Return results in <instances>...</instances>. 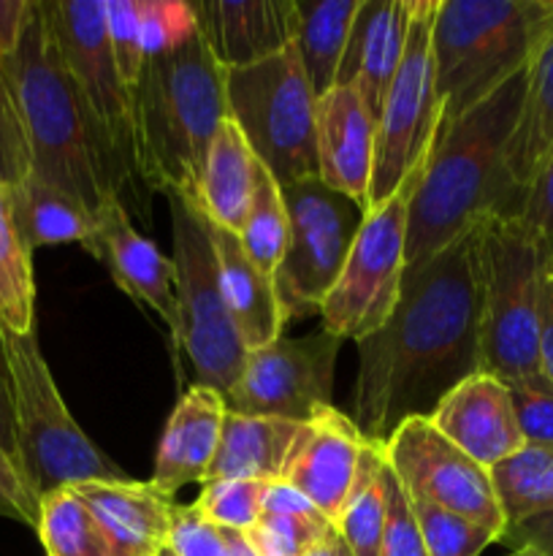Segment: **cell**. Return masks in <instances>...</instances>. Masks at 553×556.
I'll return each mask as SVG.
<instances>
[{
	"mask_svg": "<svg viewBox=\"0 0 553 556\" xmlns=\"http://www.w3.org/2000/svg\"><path fill=\"white\" fill-rule=\"evenodd\" d=\"M14 407L16 462L38 497L90 481H130L74 421L33 334L0 329Z\"/></svg>",
	"mask_w": 553,
	"mask_h": 556,
	"instance_id": "obj_7",
	"label": "cell"
},
{
	"mask_svg": "<svg viewBox=\"0 0 553 556\" xmlns=\"http://www.w3.org/2000/svg\"><path fill=\"white\" fill-rule=\"evenodd\" d=\"M287 210L285 258L274 275L276 299L287 320L320 315L366 212L314 177L282 188Z\"/></svg>",
	"mask_w": 553,
	"mask_h": 556,
	"instance_id": "obj_11",
	"label": "cell"
},
{
	"mask_svg": "<svg viewBox=\"0 0 553 556\" xmlns=\"http://www.w3.org/2000/svg\"><path fill=\"white\" fill-rule=\"evenodd\" d=\"M385 486H388V516H385L383 552H380V556H428L426 546H423L415 510H412L410 494L404 492L399 478L390 472V467Z\"/></svg>",
	"mask_w": 553,
	"mask_h": 556,
	"instance_id": "obj_40",
	"label": "cell"
},
{
	"mask_svg": "<svg viewBox=\"0 0 553 556\" xmlns=\"http://www.w3.org/2000/svg\"><path fill=\"white\" fill-rule=\"evenodd\" d=\"M0 329L36 331V277L33 250L14 220L11 185L0 182Z\"/></svg>",
	"mask_w": 553,
	"mask_h": 556,
	"instance_id": "obj_31",
	"label": "cell"
},
{
	"mask_svg": "<svg viewBox=\"0 0 553 556\" xmlns=\"http://www.w3.org/2000/svg\"><path fill=\"white\" fill-rule=\"evenodd\" d=\"M545 248L518 217L480 226V372L507 389H548L540 372V275Z\"/></svg>",
	"mask_w": 553,
	"mask_h": 556,
	"instance_id": "obj_6",
	"label": "cell"
},
{
	"mask_svg": "<svg viewBox=\"0 0 553 556\" xmlns=\"http://www.w3.org/2000/svg\"><path fill=\"white\" fill-rule=\"evenodd\" d=\"M90 255H95L117 288L150 307L171 334L173 353L179 351V307L177 271L173 261L155 248L139 228L130 223L123 201H108L95 212V239Z\"/></svg>",
	"mask_w": 553,
	"mask_h": 556,
	"instance_id": "obj_16",
	"label": "cell"
},
{
	"mask_svg": "<svg viewBox=\"0 0 553 556\" xmlns=\"http://www.w3.org/2000/svg\"><path fill=\"white\" fill-rule=\"evenodd\" d=\"M139 27L146 60L166 54L198 33V14L184 0H139Z\"/></svg>",
	"mask_w": 553,
	"mask_h": 556,
	"instance_id": "obj_38",
	"label": "cell"
},
{
	"mask_svg": "<svg viewBox=\"0 0 553 556\" xmlns=\"http://www.w3.org/2000/svg\"><path fill=\"white\" fill-rule=\"evenodd\" d=\"M301 424L280 421V418H258L226 413L220 434V448L209 467L206 481H282L287 456H291Z\"/></svg>",
	"mask_w": 553,
	"mask_h": 556,
	"instance_id": "obj_26",
	"label": "cell"
},
{
	"mask_svg": "<svg viewBox=\"0 0 553 556\" xmlns=\"http://www.w3.org/2000/svg\"><path fill=\"white\" fill-rule=\"evenodd\" d=\"M320 514L307 497H304L298 489H293L291 483L274 481L266 483L263 492V514L260 516H314Z\"/></svg>",
	"mask_w": 553,
	"mask_h": 556,
	"instance_id": "obj_49",
	"label": "cell"
},
{
	"mask_svg": "<svg viewBox=\"0 0 553 556\" xmlns=\"http://www.w3.org/2000/svg\"><path fill=\"white\" fill-rule=\"evenodd\" d=\"M304 556H352V552H350V546L345 543V538L339 535V530L334 527V530H331L329 535L318 543V546L309 548Z\"/></svg>",
	"mask_w": 553,
	"mask_h": 556,
	"instance_id": "obj_51",
	"label": "cell"
},
{
	"mask_svg": "<svg viewBox=\"0 0 553 556\" xmlns=\"http://www.w3.org/2000/svg\"><path fill=\"white\" fill-rule=\"evenodd\" d=\"M331 530H334V521L325 519L323 514L260 516L255 527L244 532V538L258 556H304Z\"/></svg>",
	"mask_w": 553,
	"mask_h": 556,
	"instance_id": "obj_37",
	"label": "cell"
},
{
	"mask_svg": "<svg viewBox=\"0 0 553 556\" xmlns=\"http://www.w3.org/2000/svg\"><path fill=\"white\" fill-rule=\"evenodd\" d=\"M526 68L470 112L439 123L407 215V269L491 217H520L524 199L507 166Z\"/></svg>",
	"mask_w": 553,
	"mask_h": 556,
	"instance_id": "obj_2",
	"label": "cell"
},
{
	"mask_svg": "<svg viewBox=\"0 0 553 556\" xmlns=\"http://www.w3.org/2000/svg\"><path fill=\"white\" fill-rule=\"evenodd\" d=\"M266 483L260 481H206L193 508L220 530L247 532L263 514Z\"/></svg>",
	"mask_w": 553,
	"mask_h": 556,
	"instance_id": "obj_36",
	"label": "cell"
},
{
	"mask_svg": "<svg viewBox=\"0 0 553 556\" xmlns=\"http://www.w3.org/2000/svg\"><path fill=\"white\" fill-rule=\"evenodd\" d=\"M226 396L206 386H190L179 396L157 448L152 486L173 497L190 483H206L209 467L220 448Z\"/></svg>",
	"mask_w": 553,
	"mask_h": 556,
	"instance_id": "obj_23",
	"label": "cell"
},
{
	"mask_svg": "<svg viewBox=\"0 0 553 556\" xmlns=\"http://www.w3.org/2000/svg\"><path fill=\"white\" fill-rule=\"evenodd\" d=\"M426 157L385 204L363 215L345 266L320 307L323 331L329 334L339 340H363L374 334L399 304L407 271V215Z\"/></svg>",
	"mask_w": 553,
	"mask_h": 556,
	"instance_id": "obj_10",
	"label": "cell"
},
{
	"mask_svg": "<svg viewBox=\"0 0 553 556\" xmlns=\"http://www.w3.org/2000/svg\"><path fill=\"white\" fill-rule=\"evenodd\" d=\"M385 478H388V462H385L383 445L366 443L356 483L334 521L352 556H380L383 552L385 516H388Z\"/></svg>",
	"mask_w": 553,
	"mask_h": 556,
	"instance_id": "obj_30",
	"label": "cell"
},
{
	"mask_svg": "<svg viewBox=\"0 0 553 556\" xmlns=\"http://www.w3.org/2000/svg\"><path fill=\"white\" fill-rule=\"evenodd\" d=\"M445 440L477 465L493 470L524 448L510 389L493 375L475 372L442 396L428 416Z\"/></svg>",
	"mask_w": 553,
	"mask_h": 556,
	"instance_id": "obj_18",
	"label": "cell"
},
{
	"mask_svg": "<svg viewBox=\"0 0 553 556\" xmlns=\"http://www.w3.org/2000/svg\"><path fill=\"white\" fill-rule=\"evenodd\" d=\"M366 443L350 416L334 405L320 407L298 429L282 481L298 489L325 519L336 521L356 483Z\"/></svg>",
	"mask_w": 553,
	"mask_h": 556,
	"instance_id": "obj_17",
	"label": "cell"
},
{
	"mask_svg": "<svg viewBox=\"0 0 553 556\" xmlns=\"http://www.w3.org/2000/svg\"><path fill=\"white\" fill-rule=\"evenodd\" d=\"M553 0H437L432 27L442 117L470 112L526 68Z\"/></svg>",
	"mask_w": 553,
	"mask_h": 556,
	"instance_id": "obj_5",
	"label": "cell"
},
{
	"mask_svg": "<svg viewBox=\"0 0 553 556\" xmlns=\"http://www.w3.org/2000/svg\"><path fill=\"white\" fill-rule=\"evenodd\" d=\"M526 228L537 237V242L553 255V147L526 195L524 212L518 217Z\"/></svg>",
	"mask_w": 553,
	"mask_h": 556,
	"instance_id": "obj_45",
	"label": "cell"
},
{
	"mask_svg": "<svg viewBox=\"0 0 553 556\" xmlns=\"http://www.w3.org/2000/svg\"><path fill=\"white\" fill-rule=\"evenodd\" d=\"M377 123L352 87H334L318 98L314 147L318 177L336 193L369 212V185L374 168Z\"/></svg>",
	"mask_w": 553,
	"mask_h": 556,
	"instance_id": "obj_20",
	"label": "cell"
},
{
	"mask_svg": "<svg viewBox=\"0 0 553 556\" xmlns=\"http://www.w3.org/2000/svg\"><path fill=\"white\" fill-rule=\"evenodd\" d=\"M222 535H226V548H228V556H258L249 548L247 538H244V532H236V530H222Z\"/></svg>",
	"mask_w": 553,
	"mask_h": 556,
	"instance_id": "obj_52",
	"label": "cell"
},
{
	"mask_svg": "<svg viewBox=\"0 0 553 556\" xmlns=\"http://www.w3.org/2000/svg\"><path fill=\"white\" fill-rule=\"evenodd\" d=\"M168 552L173 556H228L220 527L206 521L193 505H177L173 510Z\"/></svg>",
	"mask_w": 553,
	"mask_h": 556,
	"instance_id": "obj_42",
	"label": "cell"
},
{
	"mask_svg": "<svg viewBox=\"0 0 553 556\" xmlns=\"http://www.w3.org/2000/svg\"><path fill=\"white\" fill-rule=\"evenodd\" d=\"M491 481L507 527L548 514L553 510V445H524L493 467Z\"/></svg>",
	"mask_w": 553,
	"mask_h": 556,
	"instance_id": "obj_32",
	"label": "cell"
},
{
	"mask_svg": "<svg viewBox=\"0 0 553 556\" xmlns=\"http://www.w3.org/2000/svg\"><path fill=\"white\" fill-rule=\"evenodd\" d=\"M287 237H291V226H287V210L285 199H282V188L263 163L258 161V172H255V188L253 199H249L247 217L239 231L244 253L253 258L263 275L274 280L276 269H280L282 258L287 250Z\"/></svg>",
	"mask_w": 553,
	"mask_h": 556,
	"instance_id": "obj_34",
	"label": "cell"
},
{
	"mask_svg": "<svg viewBox=\"0 0 553 556\" xmlns=\"http://www.w3.org/2000/svg\"><path fill=\"white\" fill-rule=\"evenodd\" d=\"M33 9H36V0H0V58L16 52Z\"/></svg>",
	"mask_w": 553,
	"mask_h": 556,
	"instance_id": "obj_48",
	"label": "cell"
},
{
	"mask_svg": "<svg viewBox=\"0 0 553 556\" xmlns=\"http://www.w3.org/2000/svg\"><path fill=\"white\" fill-rule=\"evenodd\" d=\"M255 172H258V157L249 150L236 123L226 117L206 152L195 204L211 223L239 233L253 199Z\"/></svg>",
	"mask_w": 553,
	"mask_h": 556,
	"instance_id": "obj_27",
	"label": "cell"
},
{
	"mask_svg": "<svg viewBox=\"0 0 553 556\" xmlns=\"http://www.w3.org/2000/svg\"><path fill=\"white\" fill-rule=\"evenodd\" d=\"M139 177L160 193L195 201L206 152L226 106V71L193 33L184 43L144 63L133 90Z\"/></svg>",
	"mask_w": 553,
	"mask_h": 556,
	"instance_id": "obj_4",
	"label": "cell"
},
{
	"mask_svg": "<svg viewBox=\"0 0 553 556\" xmlns=\"http://www.w3.org/2000/svg\"><path fill=\"white\" fill-rule=\"evenodd\" d=\"M209 237L215 244L217 269H220L222 299L247 353L280 340L285 329V315L276 299L274 280L263 275L244 253L239 233L209 220Z\"/></svg>",
	"mask_w": 553,
	"mask_h": 556,
	"instance_id": "obj_24",
	"label": "cell"
},
{
	"mask_svg": "<svg viewBox=\"0 0 553 556\" xmlns=\"http://www.w3.org/2000/svg\"><path fill=\"white\" fill-rule=\"evenodd\" d=\"M417 0H361L347 38L336 87H352L377 123L404 58Z\"/></svg>",
	"mask_w": 553,
	"mask_h": 556,
	"instance_id": "obj_19",
	"label": "cell"
},
{
	"mask_svg": "<svg viewBox=\"0 0 553 556\" xmlns=\"http://www.w3.org/2000/svg\"><path fill=\"white\" fill-rule=\"evenodd\" d=\"M410 503L428 556H480L491 543L499 541L497 532L477 521L450 514L423 500L410 497Z\"/></svg>",
	"mask_w": 553,
	"mask_h": 556,
	"instance_id": "obj_35",
	"label": "cell"
},
{
	"mask_svg": "<svg viewBox=\"0 0 553 556\" xmlns=\"http://www.w3.org/2000/svg\"><path fill=\"white\" fill-rule=\"evenodd\" d=\"M480 226L410 266L390 318L358 340L352 421L369 443L385 445L404 421L428 418L480 372Z\"/></svg>",
	"mask_w": 553,
	"mask_h": 556,
	"instance_id": "obj_1",
	"label": "cell"
},
{
	"mask_svg": "<svg viewBox=\"0 0 553 556\" xmlns=\"http://www.w3.org/2000/svg\"><path fill=\"white\" fill-rule=\"evenodd\" d=\"M36 535L47 556H114L101 525L74 486L43 494Z\"/></svg>",
	"mask_w": 553,
	"mask_h": 556,
	"instance_id": "obj_33",
	"label": "cell"
},
{
	"mask_svg": "<svg viewBox=\"0 0 553 556\" xmlns=\"http://www.w3.org/2000/svg\"><path fill=\"white\" fill-rule=\"evenodd\" d=\"M27 174H30V152H27L14 96L5 81L3 63H0V182L14 188Z\"/></svg>",
	"mask_w": 553,
	"mask_h": 556,
	"instance_id": "obj_41",
	"label": "cell"
},
{
	"mask_svg": "<svg viewBox=\"0 0 553 556\" xmlns=\"http://www.w3.org/2000/svg\"><path fill=\"white\" fill-rule=\"evenodd\" d=\"M60 54L125 177H139L133 92L123 81L106 30L103 0H38Z\"/></svg>",
	"mask_w": 553,
	"mask_h": 556,
	"instance_id": "obj_13",
	"label": "cell"
},
{
	"mask_svg": "<svg viewBox=\"0 0 553 556\" xmlns=\"http://www.w3.org/2000/svg\"><path fill=\"white\" fill-rule=\"evenodd\" d=\"M507 556H531V554H526V552H510Z\"/></svg>",
	"mask_w": 553,
	"mask_h": 556,
	"instance_id": "obj_53",
	"label": "cell"
},
{
	"mask_svg": "<svg viewBox=\"0 0 553 556\" xmlns=\"http://www.w3.org/2000/svg\"><path fill=\"white\" fill-rule=\"evenodd\" d=\"M390 472L412 500L477 521L502 538L504 521L491 470L445 440L428 418H410L383 445Z\"/></svg>",
	"mask_w": 553,
	"mask_h": 556,
	"instance_id": "obj_15",
	"label": "cell"
},
{
	"mask_svg": "<svg viewBox=\"0 0 553 556\" xmlns=\"http://www.w3.org/2000/svg\"><path fill=\"white\" fill-rule=\"evenodd\" d=\"M0 445L16 456V434H14V407H11V380L5 367L3 337H0Z\"/></svg>",
	"mask_w": 553,
	"mask_h": 556,
	"instance_id": "obj_50",
	"label": "cell"
},
{
	"mask_svg": "<svg viewBox=\"0 0 553 556\" xmlns=\"http://www.w3.org/2000/svg\"><path fill=\"white\" fill-rule=\"evenodd\" d=\"M434 11L437 0H417L404 58L377 117L369 210L385 204L407 182L412 168L428 155L442 123L432 52Z\"/></svg>",
	"mask_w": 553,
	"mask_h": 556,
	"instance_id": "obj_12",
	"label": "cell"
},
{
	"mask_svg": "<svg viewBox=\"0 0 553 556\" xmlns=\"http://www.w3.org/2000/svg\"><path fill=\"white\" fill-rule=\"evenodd\" d=\"M0 63L25 130L33 177L65 190L90 212L123 201L130 179L87 112L38 0L16 52Z\"/></svg>",
	"mask_w": 553,
	"mask_h": 556,
	"instance_id": "obj_3",
	"label": "cell"
},
{
	"mask_svg": "<svg viewBox=\"0 0 553 556\" xmlns=\"http://www.w3.org/2000/svg\"><path fill=\"white\" fill-rule=\"evenodd\" d=\"M296 3V47L314 98L336 87L347 38L361 0H293Z\"/></svg>",
	"mask_w": 553,
	"mask_h": 556,
	"instance_id": "obj_29",
	"label": "cell"
},
{
	"mask_svg": "<svg viewBox=\"0 0 553 556\" xmlns=\"http://www.w3.org/2000/svg\"><path fill=\"white\" fill-rule=\"evenodd\" d=\"M160 556H173V554H171V552H168V548H166V552H163Z\"/></svg>",
	"mask_w": 553,
	"mask_h": 556,
	"instance_id": "obj_54",
	"label": "cell"
},
{
	"mask_svg": "<svg viewBox=\"0 0 553 556\" xmlns=\"http://www.w3.org/2000/svg\"><path fill=\"white\" fill-rule=\"evenodd\" d=\"M14 220L25 237L27 248H57V244H81L90 253L95 239V212L65 190L27 174L11 188Z\"/></svg>",
	"mask_w": 553,
	"mask_h": 556,
	"instance_id": "obj_28",
	"label": "cell"
},
{
	"mask_svg": "<svg viewBox=\"0 0 553 556\" xmlns=\"http://www.w3.org/2000/svg\"><path fill=\"white\" fill-rule=\"evenodd\" d=\"M41 514V497L22 472L16 456L0 445V516L36 530Z\"/></svg>",
	"mask_w": 553,
	"mask_h": 556,
	"instance_id": "obj_43",
	"label": "cell"
},
{
	"mask_svg": "<svg viewBox=\"0 0 553 556\" xmlns=\"http://www.w3.org/2000/svg\"><path fill=\"white\" fill-rule=\"evenodd\" d=\"M339 345V337L320 329L249 351L236 386L226 394V407L239 416L307 424L331 405Z\"/></svg>",
	"mask_w": 553,
	"mask_h": 556,
	"instance_id": "obj_14",
	"label": "cell"
},
{
	"mask_svg": "<svg viewBox=\"0 0 553 556\" xmlns=\"http://www.w3.org/2000/svg\"><path fill=\"white\" fill-rule=\"evenodd\" d=\"M526 445H553V389H510Z\"/></svg>",
	"mask_w": 553,
	"mask_h": 556,
	"instance_id": "obj_44",
	"label": "cell"
},
{
	"mask_svg": "<svg viewBox=\"0 0 553 556\" xmlns=\"http://www.w3.org/2000/svg\"><path fill=\"white\" fill-rule=\"evenodd\" d=\"M553 147V16L542 30L529 63L518 123L507 144V166L515 190L526 204L531 185Z\"/></svg>",
	"mask_w": 553,
	"mask_h": 556,
	"instance_id": "obj_25",
	"label": "cell"
},
{
	"mask_svg": "<svg viewBox=\"0 0 553 556\" xmlns=\"http://www.w3.org/2000/svg\"><path fill=\"white\" fill-rule=\"evenodd\" d=\"M193 9L201 36L222 71L263 63L296 41L293 0H201Z\"/></svg>",
	"mask_w": 553,
	"mask_h": 556,
	"instance_id": "obj_21",
	"label": "cell"
},
{
	"mask_svg": "<svg viewBox=\"0 0 553 556\" xmlns=\"http://www.w3.org/2000/svg\"><path fill=\"white\" fill-rule=\"evenodd\" d=\"M173 271H177L179 351L190 358L195 386L226 396L247 362V348L226 307L209 217L193 199L168 193Z\"/></svg>",
	"mask_w": 553,
	"mask_h": 556,
	"instance_id": "obj_8",
	"label": "cell"
},
{
	"mask_svg": "<svg viewBox=\"0 0 553 556\" xmlns=\"http://www.w3.org/2000/svg\"><path fill=\"white\" fill-rule=\"evenodd\" d=\"M226 106L228 117L280 188L318 174V98L296 47L263 63L226 71Z\"/></svg>",
	"mask_w": 553,
	"mask_h": 556,
	"instance_id": "obj_9",
	"label": "cell"
},
{
	"mask_svg": "<svg viewBox=\"0 0 553 556\" xmlns=\"http://www.w3.org/2000/svg\"><path fill=\"white\" fill-rule=\"evenodd\" d=\"M499 543L510 546V552H526L531 556H553V510L529 516V519L510 525L502 532Z\"/></svg>",
	"mask_w": 553,
	"mask_h": 556,
	"instance_id": "obj_46",
	"label": "cell"
},
{
	"mask_svg": "<svg viewBox=\"0 0 553 556\" xmlns=\"http://www.w3.org/2000/svg\"><path fill=\"white\" fill-rule=\"evenodd\" d=\"M537 353H540V372L553 389V255L545 250L540 275V337H537Z\"/></svg>",
	"mask_w": 553,
	"mask_h": 556,
	"instance_id": "obj_47",
	"label": "cell"
},
{
	"mask_svg": "<svg viewBox=\"0 0 553 556\" xmlns=\"http://www.w3.org/2000/svg\"><path fill=\"white\" fill-rule=\"evenodd\" d=\"M101 525L114 556H160L171 535L173 497L141 481H90L74 486Z\"/></svg>",
	"mask_w": 553,
	"mask_h": 556,
	"instance_id": "obj_22",
	"label": "cell"
},
{
	"mask_svg": "<svg viewBox=\"0 0 553 556\" xmlns=\"http://www.w3.org/2000/svg\"><path fill=\"white\" fill-rule=\"evenodd\" d=\"M103 3H106L108 43H112L119 76L133 92L146 63L139 27V0H103Z\"/></svg>",
	"mask_w": 553,
	"mask_h": 556,
	"instance_id": "obj_39",
	"label": "cell"
}]
</instances>
